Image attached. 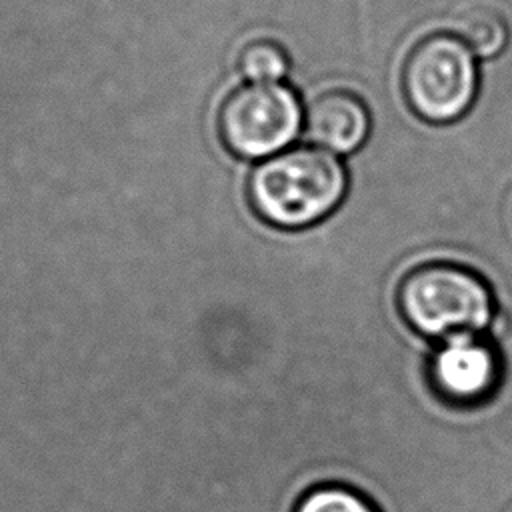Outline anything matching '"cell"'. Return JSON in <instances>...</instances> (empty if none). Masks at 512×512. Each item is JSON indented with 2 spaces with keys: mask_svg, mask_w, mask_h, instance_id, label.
I'll list each match as a JSON object with an SVG mask.
<instances>
[{
  "mask_svg": "<svg viewBox=\"0 0 512 512\" xmlns=\"http://www.w3.org/2000/svg\"><path fill=\"white\" fill-rule=\"evenodd\" d=\"M348 194L338 154L320 146L286 148L252 170L246 196L254 214L278 230H306L330 220Z\"/></svg>",
  "mask_w": 512,
  "mask_h": 512,
  "instance_id": "1",
  "label": "cell"
},
{
  "mask_svg": "<svg viewBox=\"0 0 512 512\" xmlns=\"http://www.w3.org/2000/svg\"><path fill=\"white\" fill-rule=\"evenodd\" d=\"M398 298L410 326L434 342L456 332L488 334L496 318V298L488 282L456 262L414 268L404 278Z\"/></svg>",
  "mask_w": 512,
  "mask_h": 512,
  "instance_id": "2",
  "label": "cell"
},
{
  "mask_svg": "<svg viewBox=\"0 0 512 512\" xmlns=\"http://www.w3.org/2000/svg\"><path fill=\"white\" fill-rule=\"evenodd\" d=\"M402 94L426 122L446 124L468 112L478 92V56L454 32L424 36L402 66Z\"/></svg>",
  "mask_w": 512,
  "mask_h": 512,
  "instance_id": "3",
  "label": "cell"
},
{
  "mask_svg": "<svg viewBox=\"0 0 512 512\" xmlns=\"http://www.w3.org/2000/svg\"><path fill=\"white\" fill-rule=\"evenodd\" d=\"M302 128L300 98L282 82L238 86L218 110L220 140L238 158L266 160L286 150Z\"/></svg>",
  "mask_w": 512,
  "mask_h": 512,
  "instance_id": "4",
  "label": "cell"
},
{
  "mask_svg": "<svg viewBox=\"0 0 512 512\" xmlns=\"http://www.w3.org/2000/svg\"><path fill=\"white\" fill-rule=\"evenodd\" d=\"M502 374V354L490 334L456 332L436 342L432 352V382L442 396L458 404L488 400Z\"/></svg>",
  "mask_w": 512,
  "mask_h": 512,
  "instance_id": "5",
  "label": "cell"
},
{
  "mask_svg": "<svg viewBox=\"0 0 512 512\" xmlns=\"http://www.w3.org/2000/svg\"><path fill=\"white\" fill-rule=\"evenodd\" d=\"M372 126L366 102L348 90L316 94L304 110V134L310 144L334 154L356 152Z\"/></svg>",
  "mask_w": 512,
  "mask_h": 512,
  "instance_id": "6",
  "label": "cell"
},
{
  "mask_svg": "<svg viewBox=\"0 0 512 512\" xmlns=\"http://www.w3.org/2000/svg\"><path fill=\"white\" fill-rule=\"evenodd\" d=\"M452 32L458 34L478 58L496 56L508 40L504 18L486 6H472L464 10L456 18Z\"/></svg>",
  "mask_w": 512,
  "mask_h": 512,
  "instance_id": "7",
  "label": "cell"
},
{
  "mask_svg": "<svg viewBox=\"0 0 512 512\" xmlns=\"http://www.w3.org/2000/svg\"><path fill=\"white\" fill-rule=\"evenodd\" d=\"M290 512H378L366 496L346 484L322 482L302 490Z\"/></svg>",
  "mask_w": 512,
  "mask_h": 512,
  "instance_id": "8",
  "label": "cell"
},
{
  "mask_svg": "<svg viewBox=\"0 0 512 512\" xmlns=\"http://www.w3.org/2000/svg\"><path fill=\"white\" fill-rule=\"evenodd\" d=\"M240 74L254 84H274L290 70L286 50L272 40H252L242 46L238 54Z\"/></svg>",
  "mask_w": 512,
  "mask_h": 512,
  "instance_id": "9",
  "label": "cell"
}]
</instances>
